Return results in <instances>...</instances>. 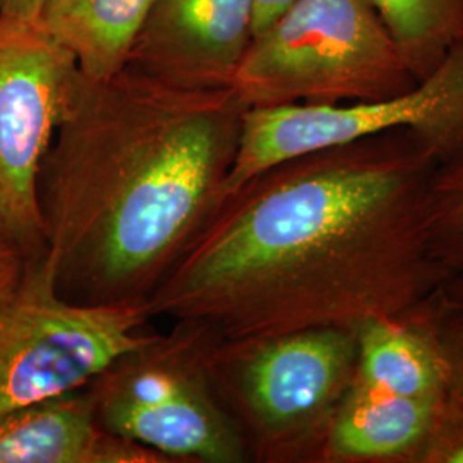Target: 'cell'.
Masks as SVG:
<instances>
[{
	"mask_svg": "<svg viewBox=\"0 0 463 463\" xmlns=\"http://www.w3.org/2000/svg\"><path fill=\"white\" fill-rule=\"evenodd\" d=\"M438 164L417 134L390 131L268 168L223 198L149 313L220 338L414 313L451 277L430 239Z\"/></svg>",
	"mask_w": 463,
	"mask_h": 463,
	"instance_id": "1",
	"label": "cell"
},
{
	"mask_svg": "<svg viewBox=\"0 0 463 463\" xmlns=\"http://www.w3.org/2000/svg\"><path fill=\"white\" fill-rule=\"evenodd\" d=\"M246 110L232 86L80 71L38 179L57 292L148 304L225 198Z\"/></svg>",
	"mask_w": 463,
	"mask_h": 463,
	"instance_id": "2",
	"label": "cell"
},
{
	"mask_svg": "<svg viewBox=\"0 0 463 463\" xmlns=\"http://www.w3.org/2000/svg\"><path fill=\"white\" fill-rule=\"evenodd\" d=\"M355 331L321 326L246 338L213 336L208 369L249 462L321 463L355 378Z\"/></svg>",
	"mask_w": 463,
	"mask_h": 463,
	"instance_id": "3",
	"label": "cell"
},
{
	"mask_svg": "<svg viewBox=\"0 0 463 463\" xmlns=\"http://www.w3.org/2000/svg\"><path fill=\"white\" fill-rule=\"evenodd\" d=\"M417 81L365 0H298L252 36L232 88L249 109L388 99Z\"/></svg>",
	"mask_w": 463,
	"mask_h": 463,
	"instance_id": "4",
	"label": "cell"
},
{
	"mask_svg": "<svg viewBox=\"0 0 463 463\" xmlns=\"http://www.w3.org/2000/svg\"><path fill=\"white\" fill-rule=\"evenodd\" d=\"M215 333L175 321L117 357L86 388L99 426L174 463H244L248 449L208 369Z\"/></svg>",
	"mask_w": 463,
	"mask_h": 463,
	"instance_id": "5",
	"label": "cell"
},
{
	"mask_svg": "<svg viewBox=\"0 0 463 463\" xmlns=\"http://www.w3.org/2000/svg\"><path fill=\"white\" fill-rule=\"evenodd\" d=\"M146 304L90 306L57 292L47 252L0 306V414L81 390L155 335Z\"/></svg>",
	"mask_w": 463,
	"mask_h": 463,
	"instance_id": "6",
	"label": "cell"
},
{
	"mask_svg": "<svg viewBox=\"0 0 463 463\" xmlns=\"http://www.w3.org/2000/svg\"><path fill=\"white\" fill-rule=\"evenodd\" d=\"M390 131L417 134L439 164L462 151L463 42L430 76L388 99L249 107L225 196L281 162Z\"/></svg>",
	"mask_w": 463,
	"mask_h": 463,
	"instance_id": "7",
	"label": "cell"
},
{
	"mask_svg": "<svg viewBox=\"0 0 463 463\" xmlns=\"http://www.w3.org/2000/svg\"><path fill=\"white\" fill-rule=\"evenodd\" d=\"M80 67L38 23L0 16V235L47 252L38 179Z\"/></svg>",
	"mask_w": 463,
	"mask_h": 463,
	"instance_id": "8",
	"label": "cell"
},
{
	"mask_svg": "<svg viewBox=\"0 0 463 463\" xmlns=\"http://www.w3.org/2000/svg\"><path fill=\"white\" fill-rule=\"evenodd\" d=\"M252 16V0H153L128 66L183 88H229Z\"/></svg>",
	"mask_w": 463,
	"mask_h": 463,
	"instance_id": "9",
	"label": "cell"
},
{
	"mask_svg": "<svg viewBox=\"0 0 463 463\" xmlns=\"http://www.w3.org/2000/svg\"><path fill=\"white\" fill-rule=\"evenodd\" d=\"M0 463H174L103 430L88 388L0 414Z\"/></svg>",
	"mask_w": 463,
	"mask_h": 463,
	"instance_id": "10",
	"label": "cell"
},
{
	"mask_svg": "<svg viewBox=\"0 0 463 463\" xmlns=\"http://www.w3.org/2000/svg\"><path fill=\"white\" fill-rule=\"evenodd\" d=\"M445 398H407L352 381L321 463H422Z\"/></svg>",
	"mask_w": 463,
	"mask_h": 463,
	"instance_id": "11",
	"label": "cell"
},
{
	"mask_svg": "<svg viewBox=\"0 0 463 463\" xmlns=\"http://www.w3.org/2000/svg\"><path fill=\"white\" fill-rule=\"evenodd\" d=\"M430 302L411 315L371 319L355 330L354 380L397 397H447V363L432 328Z\"/></svg>",
	"mask_w": 463,
	"mask_h": 463,
	"instance_id": "12",
	"label": "cell"
},
{
	"mask_svg": "<svg viewBox=\"0 0 463 463\" xmlns=\"http://www.w3.org/2000/svg\"><path fill=\"white\" fill-rule=\"evenodd\" d=\"M153 0H53L36 21L76 59L90 80H107L129 62Z\"/></svg>",
	"mask_w": 463,
	"mask_h": 463,
	"instance_id": "13",
	"label": "cell"
},
{
	"mask_svg": "<svg viewBox=\"0 0 463 463\" xmlns=\"http://www.w3.org/2000/svg\"><path fill=\"white\" fill-rule=\"evenodd\" d=\"M420 81L463 42V0H365Z\"/></svg>",
	"mask_w": 463,
	"mask_h": 463,
	"instance_id": "14",
	"label": "cell"
},
{
	"mask_svg": "<svg viewBox=\"0 0 463 463\" xmlns=\"http://www.w3.org/2000/svg\"><path fill=\"white\" fill-rule=\"evenodd\" d=\"M430 229L436 258L451 275L463 269V149L432 174Z\"/></svg>",
	"mask_w": 463,
	"mask_h": 463,
	"instance_id": "15",
	"label": "cell"
},
{
	"mask_svg": "<svg viewBox=\"0 0 463 463\" xmlns=\"http://www.w3.org/2000/svg\"><path fill=\"white\" fill-rule=\"evenodd\" d=\"M432 328L448 369V395L463 400V307L449 306L439 294L430 302Z\"/></svg>",
	"mask_w": 463,
	"mask_h": 463,
	"instance_id": "16",
	"label": "cell"
},
{
	"mask_svg": "<svg viewBox=\"0 0 463 463\" xmlns=\"http://www.w3.org/2000/svg\"><path fill=\"white\" fill-rule=\"evenodd\" d=\"M422 463H463V400L445 398Z\"/></svg>",
	"mask_w": 463,
	"mask_h": 463,
	"instance_id": "17",
	"label": "cell"
},
{
	"mask_svg": "<svg viewBox=\"0 0 463 463\" xmlns=\"http://www.w3.org/2000/svg\"><path fill=\"white\" fill-rule=\"evenodd\" d=\"M28 261V258L0 235V306L14 294Z\"/></svg>",
	"mask_w": 463,
	"mask_h": 463,
	"instance_id": "18",
	"label": "cell"
},
{
	"mask_svg": "<svg viewBox=\"0 0 463 463\" xmlns=\"http://www.w3.org/2000/svg\"><path fill=\"white\" fill-rule=\"evenodd\" d=\"M298 0H252V36L261 33L277 17L281 16Z\"/></svg>",
	"mask_w": 463,
	"mask_h": 463,
	"instance_id": "19",
	"label": "cell"
},
{
	"mask_svg": "<svg viewBox=\"0 0 463 463\" xmlns=\"http://www.w3.org/2000/svg\"><path fill=\"white\" fill-rule=\"evenodd\" d=\"M53 0H0V16L36 23Z\"/></svg>",
	"mask_w": 463,
	"mask_h": 463,
	"instance_id": "20",
	"label": "cell"
},
{
	"mask_svg": "<svg viewBox=\"0 0 463 463\" xmlns=\"http://www.w3.org/2000/svg\"><path fill=\"white\" fill-rule=\"evenodd\" d=\"M439 298H443L449 306L463 307V269L455 271L447 283L443 285Z\"/></svg>",
	"mask_w": 463,
	"mask_h": 463,
	"instance_id": "21",
	"label": "cell"
}]
</instances>
